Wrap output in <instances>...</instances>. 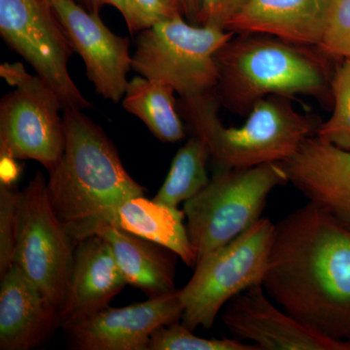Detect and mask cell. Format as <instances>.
<instances>
[{"label":"cell","instance_id":"cell-22","mask_svg":"<svg viewBox=\"0 0 350 350\" xmlns=\"http://www.w3.org/2000/svg\"><path fill=\"white\" fill-rule=\"evenodd\" d=\"M333 113L330 118L320 124L317 137L322 142L350 151V59L334 72L331 82Z\"/></svg>","mask_w":350,"mask_h":350},{"label":"cell","instance_id":"cell-23","mask_svg":"<svg viewBox=\"0 0 350 350\" xmlns=\"http://www.w3.org/2000/svg\"><path fill=\"white\" fill-rule=\"evenodd\" d=\"M148 350H260L237 338L198 337L180 321L160 327L151 335Z\"/></svg>","mask_w":350,"mask_h":350},{"label":"cell","instance_id":"cell-31","mask_svg":"<svg viewBox=\"0 0 350 350\" xmlns=\"http://www.w3.org/2000/svg\"><path fill=\"white\" fill-rule=\"evenodd\" d=\"M47 2H48V3H49V4H50V5H51V0H47Z\"/></svg>","mask_w":350,"mask_h":350},{"label":"cell","instance_id":"cell-16","mask_svg":"<svg viewBox=\"0 0 350 350\" xmlns=\"http://www.w3.org/2000/svg\"><path fill=\"white\" fill-rule=\"evenodd\" d=\"M59 327L57 306L11 265L0 287V349H34Z\"/></svg>","mask_w":350,"mask_h":350},{"label":"cell","instance_id":"cell-8","mask_svg":"<svg viewBox=\"0 0 350 350\" xmlns=\"http://www.w3.org/2000/svg\"><path fill=\"white\" fill-rule=\"evenodd\" d=\"M0 76L14 88L0 101V156L36 161L51 172L66 145L59 96L21 63L1 64Z\"/></svg>","mask_w":350,"mask_h":350},{"label":"cell","instance_id":"cell-24","mask_svg":"<svg viewBox=\"0 0 350 350\" xmlns=\"http://www.w3.org/2000/svg\"><path fill=\"white\" fill-rule=\"evenodd\" d=\"M319 48L332 59H350V0H329Z\"/></svg>","mask_w":350,"mask_h":350},{"label":"cell","instance_id":"cell-3","mask_svg":"<svg viewBox=\"0 0 350 350\" xmlns=\"http://www.w3.org/2000/svg\"><path fill=\"white\" fill-rule=\"evenodd\" d=\"M329 59L319 47L264 34H234L216 54V98L221 107L243 116L269 96L332 100Z\"/></svg>","mask_w":350,"mask_h":350},{"label":"cell","instance_id":"cell-2","mask_svg":"<svg viewBox=\"0 0 350 350\" xmlns=\"http://www.w3.org/2000/svg\"><path fill=\"white\" fill-rule=\"evenodd\" d=\"M63 111L66 145L47 186L57 215L77 243L96 223L112 224L119 207L144 196L145 188L128 174L100 126L81 109Z\"/></svg>","mask_w":350,"mask_h":350},{"label":"cell","instance_id":"cell-13","mask_svg":"<svg viewBox=\"0 0 350 350\" xmlns=\"http://www.w3.org/2000/svg\"><path fill=\"white\" fill-rule=\"evenodd\" d=\"M262 285L251 287L226 305L222 320L237 340L254 342L260 350H350L280 310Z\"/></svg>","mask_w":350,"mask_h":350},{"label":"cell","instance_id":"cell-25","mask_svg":"<svg viewBox=\"0 0 350 350\" xmlns=\"http://www.w3.org/2000/svg\"><path fill=\"white\" fill-rule=\"evenodd\" d=\"M18 195L15 185L0 184V278L13 264Z\"/></svg>","mask_w":350,"mask_h":350},{"label":"cell","instance_id":"cell-5","mask_svg":"<svg viewBox=\"0 0 350 350\" xmlns=\"http://www.w3.org/2000/svg\"><path fill=\"white\" fill-rule=\"evenodd\" d=\"M234 33L194 25L184 16L159 21L137 33L131 69L152 81L174 88L180 98L215 93V57Z\"/></svg>","mask_w":350,"mask_h":350},{"label":"cell","instance_id":"cell-6","mask_svg":"<svg viewBox=\"0 0 350 350\" xmlns=\"http://www.w3.org/2000/svg\"><path fill=\"white\" fill-rule=\"evenodd\" d=\"M287 183L282 163L250 169H216L206 187L184 202L197 262L255 224L262 218L271 191Z\"/></svg>","mask_w":350,"mask_h":350},{"label":"cell","instance_id":"cell-15","mask_svg":"<svg viewBox=\"0 0 350 350\" xmlns=\"http://www.w3.org/2000/svg\"><path fill=\"white\" fill-rule=\"evenodd\" d=\"M126 284L105 239L92 234L78 241L59 310V327L109 306Z\"/></svg>","mask_w":350,"mask_h":350},{"label":"cell","instance_id":"cell-14","mask_svg":"<svg viewBox=\"0 0 350 350\" xmlns=\"http://www.w3.org/2000/svg\"><path fill=\"white\" fill-rule=\"evenodd\" d=\"M282 165L308 202L350 229V151L312 137Z\"/></svg>","mask_w":350,"mask_h":350},{"label":"cell","instance_id":"cell-7","mask_svg":"<svg viewBox=\"0 0 350 350\" xmlns=\"http://www.w3.org/2000/svg\"><path fill=\"white\" fill-rule=\"evenodd\" d=\"M275 224L261 218L243 234L196 264L195 273L180 290L184 312L181 323L194 332L209 329L234 297L262 285L269 268Z\"/></svg>","mask_w":350,"mask_h":350},{"label":"cell","instance_id":"cell-10","mask_svg":"<svg viewBox=\"0 0 350 350\" xmlns=\"http://www.w3.org/2000/svg\"><path fill=\"white\" fill-rule=\"evenodd\" d=\"M0 36L59 96L64 109H88L69 75L75 50L47 0H0Z\"/></svg>","mask_w":350,"mask_h":350},{"label":"cell","instance_id":"cell-19","mask_svg":"<svg viewBox=\"0 0 350 350\" xmlns=\"http://www.w3.org/2000/svg\"><path fill=\"white\" fill-rule=\"evenodd\" d=\"M184 211L148 200L144 196L126 200L117 211L111 225L159 244L175 253L189 267H195L197 252L190 237Z\"/></svg>","mask_w":350,"mask_h":350},{"label":"cell","instance_id":"cell-17","mask_svg":"<svg viewBox=\"0 0 350 350\" xmlns=\"http://www.w3.org/2000/svg\"><path fill=\"white\" fill-rule=\"evenodd\" d=\"M329 0H247L228 25L234 34H264L319 47Z\"/></svg>","mask_w":350,"mask_h":350},{"label":"cell","instance_id":"cell-18","mask_svg":"<svg viewBox=\"0 0 350 350\" xmlns=\"http://www.w3.org/2000/svg\"><path fill=\"white\" fill-rule=\"evenodd\" d=\"M92 234L107 241L128 284L148 298L176 290L175 266L178 256L172 251L103 221L91 228L88 237Z\"/></svg>","mask_w":350,"mask_h":350},{"label":"cell","instance_id":"cell-21","mask_svg":"<svg viewBox=\"0 0 350 350\" xmlns=\"http://www.w3.org/2000/svg\"><path fill=\"white\" fill-rule=\"evenodd\" d=\"M211 151L204 139L192 135L177 151L172 160L167 178L154 200L172 207H178L199 194L207 184V163Z\"/></svg>","mask_w":350,"mask_h":350},{"label":"cell","instance_id":"cell-9","mask_svg":"<svg viewBox=\"0 0 350 350\" xmlns=\"http://www.w3.org/2000/svg\"><path fill=\"white\" fill-rule=\"evenodd\" d=\"M76 243L57 215L41 172L18 195L13 264L61 310Z\"/></svg>","mask_w":350,"mask_h":350},{"label":"cell","instance_id":"cell-1","mask_svg":"<svg viewBox=\"0 0 350 350\" xmlns=\"http://www.w3.org/2000/svg\"><path fill=\"white\" fill-rule=\"evenodd\" d=\"M262 287L282 310L350 344V229L312 202L275 224Z\"/></svg>","mask_w":350,"mask_h":350},{"label":"cell","instance_id":"cell-26","mask_svg":"<svg viewBox=\"0 0 350 350\" xmlns=\"http://www.w3.org/2000/svg\"><path fill=\"white\" fill-rule=\"evenodd\" d=\"M246 2L247 0H202L198 25L227 31L228 25Z\"/></svg>","mask_w":350,"mask_h":350},{"label":"cell","instance_id":"cell-12","mask_svg":"<svg viewBox=\"0 0 350 350\" xmlns=\"http://www.w3.org/2000/svg\"><path fill=\"white\" fill-rule=\"evenodd\" d=\"M75 53L80 55L89 81L105 100L118 103L125 96L131 68L130 39L117 36L103 24L98 13L75 0H51Z\"/></svg>","mask_w":350,"mask_h":350},{"label":"cell","instance_id":"cell-27","mask_svg":"<svg viewBox=\"0 0 350 350\" xmlns=\"http://www.w3.org/2000/svg\"><path fill=\"white\" fill-rule=\"evenodd\" d=\"M131 2L145 29L159 21L184 16L182 0H131Z\"/></svg>","mask_w":350,"mask_h":350},{"label":"cell","instance_id":"cell-30","mask_svg":"<svg viewBox=\"0 0 350 350\" xmlns=\"http://www.w3.org/2000/svg\"><path fill=\"white\" fill-rule=\"evenodd\" d=\"M182 6L184 18L191 24L198 25L202 0H182Z\"/></svg>","mask_w":350,"mask_h":350},{"label":"cell","instance_id":"cell-28","mask_svg":"<svg viewBox=\"0 0 350 350\" xmlns=\"http://www.w3.org/2000/svg\"><path fill=\"white\" fill-rule=\"evenodd\" d=\"M83 8L92 13H100L101 7L110 5L115 7L123 16L126 27L131 34L138 33L145 29L131 0H75Z\"/></svg>","mask_w":350,"mask_h":350},{"label":"cell","instance_id":"cell-20","mask_svg":"<svg viewBox=\"0 0 350 350\" xmlns=\"http://www.w3.org/2000/svg\"><path fill=\"white\" fill-rule=\"evenodd\" d=\"M174 88L135 76L129 81L122 107L137 117L165 144H174L185 138V123L179 113Z\"/></svg>","mask_w":350,"mask_h":350},{"label":"cell","instance_id":"cell-11","mask_svg":"<svg viewBox=\"0 0 350 350\" xmlns=\"http://www.w3.org/2000/svg\"><path fill=\"white\" fill-rule=\"evenodd\" d=\"M180 290L123 308L107 306L62 327L69 349L148 350L151 335L160 327L180 321Z\"/></svg>","mask_w":350,"mask_h":350},{"label":"cell","instance_id":"cell-29","mask_svg":"<svg viewBox=\"0 0 350 350\" xmlns=\"http://www.w3.org/2000/svg\"><path fill=\"white\" fill-rule=\"evenodd\" d=\"M21 170L16 163V159L11 157L0 156V184L14 185L19 178Z\"/></svg>","mask_w":350,"mask_h":350},{"label":"cell","instance_id":"cell-4","mask_svg":"<svg viewBox=\"0 0 350 350\" xmlns=\"http://www.w3.org/2000/svg\"><path fill=\"white\" fill-rule=\"evenodd\" d=\"M177 105L188 130L208 146L216 169L285 162L317 135L321 124L317 117L298 111L284 96L260 100L239 126H226L221 121L215 93L180 98Z\"/></svg>","mask_w":350,"mask_h":350}]
</instances>
